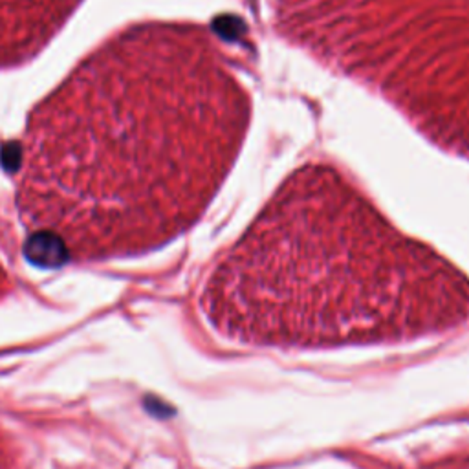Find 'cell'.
<instances>
[{
  "mask_svg": "<svg viewBox=\"0 0 469 469\" xmlns=\"http://www.w3.org/2000/svg\"><path fill=\"white\" fill-rule=\"evenodd\" d=\"M175 37L140 28L112 39L32 114L17 191L30 257L134 253L186 217L204 98Z\"/></svg>",
  "mask_w": 469,
  "mask_h": 469,
  "instance_id": "cell-1",
  "label": "cell"
},
{
  "mask_svg": "<svg viewBox=\"0 0 469 469\" xmlns=\"http://www.w3.org/2000/svg\"><path fill=\"white\" fill-rule=\"evenodd\" d=\"M206 310L253 346L337 348L401 343L469 319V284L416 251L341 242L262 246L211 279Z\"/></svg>",
  "mask_w": 469,
  "mask_h": 469,
  "instance_id": "cell-2",
  "label": "cell"
},
{
  "mask_svg": "<svg viewBox=\"0 0 469 469\" xmlns=\"http://www.w3.org/2000/svg\"><path fill=\"white\" fill-rule=\"evenodd\" d=\"M81 0H0V69L37 54Z\"/></svg>",
  "mask_w": 469,
  "mask_h": 469,
  "instance_id": "cell-3",
  "label": "cell"
}]
</instances>
